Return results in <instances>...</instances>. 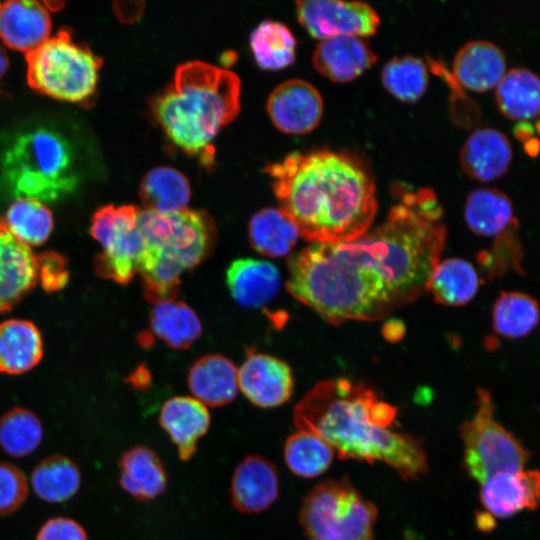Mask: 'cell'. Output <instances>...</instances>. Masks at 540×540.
<instances>
[{"instance_id": "cell-1", "label": "cell", "mask_w": 540, "mask_h": 540, "mask_svg": "<svg viewBox=\"0 0 540 540\" xmlns=\"http://www.w3.org/2000/svg\"><path fill=\"white\" fill-rule=\"evenodd\" d=\"M394 192L377 227L290 257L287 290L328 323L380 320L428 291L446 239L443 209L429 188Z\"/></svg>"}, {"instance_id": "cell-2", "label": "cell", "mask_w": 540, "mask_h": 540, "mask_svg": "<svg viewBox=\"0 0 540 540\" xmlns=\"http://www.w3.org/2000/svg\"><path fill=\"white\" fill-rule=\"evenodd\" d=\"M265 172L280 209L312 243L349 241L367 232L377 213L370 170L352 153L295 151Z\"/></svg>"}, {"instance_id": "cell-3", "label": "cell", "mask_w": 540, "mask_h": 540, "mask_svg": "<svg viewBox=\"0 0 540 540\" xmlns=\"http://www.w3.org/2000/svg\"><path fill=\"white\" fill-rule=\"evenodd\" d=\"M397 408L381 400L369 386L347 378L317 383L297 403V430L325 440L341 460L383 462L402 479L416 480L428 472L422 443L392 430Z\"/></svg>"}, {"instance_id": "cell-4", "label": "cell", "mask_w": 540, "mask_h": 540, "mask_svg": "<svg viewBox=\"0 0 540 540\" xmlns=\"http://www.w3.org/2000/svg\"><path fill=\"white\" fill-rule=\"evenodd\" d=\"M152 110L172 142L208 159L213 139L240 111V79L202 61L183 63L173 82L153 100Z\"/></svg>"}, {"instance_id": "cell-5", "label": "cell", "mask_w": 540, "mask_h": 540, "mask_svg": "<svg viewBox=\"0 0 540 540\" xmlns=\"http://www.w3.org/2000/svg\"><path fill=\"white\" fill-rule=\"evenodd\" d=\"M0 176L11 195L41 202L64 198L79 181L71 143L45 127L21 133L10 143L0 160Z\"/></svg>"}, {"instance_id": "cell-6", "label": "cell", "mask_w": 540, "mask_h": 540, "mask_svg": "<svg viewBox=\"0 0 540 540\" xmlns=\"http://www.w3.org/2000/svg\"><path fill=\"white\" fill-rule=\"evenodd\" d=\"M25 56L27 82L38 93L78 104L95 94L102 59L74 41L66 28Z\"/></svg>"}, {"instance_id": "cell-7", "label": "cell", "mask_w": 540, "mask_h": 540, "mask_svg": "<svg viewBox=\"0 0 540 540\" xmlns=\"http://www.w3.org/2000/svg\"><path fill=\"white\" fill-rule=\"evenodd\" d=\"M378 510L346 479L326 480L303 499L299 522L310 538L373 540Z\"/></svg>"}, {"instance_id": "cell-8", "label": "cell", "mask_w": 540, "mask_h": 540, "mask_svg": "<svg viewBox=\"0 0 540 540\" xmlns=\"http://www.w3.org/2000/svg\"><path fill=\"white\" fill-rule=\"evenodd\" d=\"M495 405L488 390H477L476 410L460 427L463 465L479 484L502 473L523 470L529 451L494 418Z\"/></svg>"}, {"instance_id": "cell-9", "label": "cell", "mask_w": 540, "mask_h": 540, "mask_svg": "<svg viewBox=\"0 0 540 540\" xmlns=\"http://www.w3.org/2000/svg\"><path fill=\"white\" fill-rule=\"evenodd\" d=\"M138 226L145 244L178 263L185 271L200 264L212 251L216 228L201 210L171 213L140 210Z\"/></svg>"}, {"instance_id": "cell-10", "label": "cell", "mask_w": 540, "mask_h": 540, "mask_svg": "<svg viewBox=\"0 0 540 540\" xmlns=\"http://www.w3.org/2000/svg\"><path fill=\"white\" fill-rule=\"evenodd\" d=\"M140 209L134 205H105L91 218L90 234L102 251L95 257L96 274L119 284H127L137 273V264L145 248L138 226Z\"/></svg>"}, {"instance_id": "cell-11", "label": "cell", "mask_w": 540, "mask_h": 540, "mask_svg": "<svg viewBox=\"0 0 540 540\" xmlns=\"http://www.w3.org/2000/svg\"><path fill=\"white\" fill-rule=\"evenodd\" d=\"M300 24L314 38L373 35L380 17L375 9L361 1L303 0L296 2Z\"/></svg>"}, {"instance_id": "cell-12", "label": "cell", "mask_w": 540, "mask_h": 540, "mask_svg": "<svg viewBox=\"0 0 540 540\" xmlns=\"http://www.w3.org/2000/svg\"><path fill=\"white\" fill-rule=\"evenodd\" d=\"M324 102L314 85L302 79L279 84L267 100V112L273 125L290 135L314 130L322 119Z\"/></svg>"}, {"instance_id": "cell-13", "label": "cell", "mask_w": 540, "mask_h": 540, "mask_svg": "<svg viewBox=\"0 0 540 540\" xmlns=\"http://www.w3.org/2000/svg\"><path fill=\"white\" fill-rule=\"evenodd\" d=\"M290 367L273 356L249 352L238 370V387L245 397L261 408H273L288 401L293 393Z\"/></svg>"}, {"instance_id": "cell-14", "label": "cell", "mask_w": 540, "mask_h": 540, "mask_svg": "<svg viewBox=\"0 0 540 540\" xmlns=\"http://www.w3.org/2000/svg\"><path fill=\"white\" fill-rule=\"evenodd\" d=\"M37 281V256L0 217V312L12 309Z\"/></svg>"}, {"instance_id": "cell-15", "label": "cell", "mask_w": 540, "mask_h": 540, "mask_svg": "<svg viewBox=\"0 0 540 540\" xmlns=\"http://www.w3.org/2000/svg\"><path fill=\"white\" fill-rule=\"evenodd\" d=\"M480 501L486 512L508 518L540 504V471L520 470L495 475L480 484Z\"/></svg>"}, {"instance_id": "cell-16", "label": "cell", "mask_w": 540, "mask_h": 540, "mask_svg": "<svg viewBox=\"0 0 540 540\" xmlns=\"http://www.w3.org/2000/svg\"><path fill=\"white\" fill-rule=\"evenodd\" d=\"M377 61L366 38L337 36L320 40L316 45L312 63L325 78L345 83L359 77Z\"/></svg>"}, {"instance_id": "cell-17", "label": "cell", "mask_w": 540, "mask_h": 540, "mask_svg": "<svg viewBox=\"0 0 540 540\" xmlns=\"http://www.w3.org/2000/svg\"><path fill=\"white\" fill-rule=\"evenodd\" d=\"M279 477L275 465L268 459L250 455L235 468L230 496L232 505L243 513L266 510L278 497Z\"/></svg>"}, {"instance_id": "cell-18", "label": "cell", "mask_w": 540, "mask_h": 540, "mask_svg": "<svg viewBox=\"0 0 540 540\" xmlns=\"http://www.w3.org/2000/svg\"><path fill=\"white\" fill-rule=\"evenodd\" d=\"M51 18L47 7L37 1L13 0L0 3V38L9 48L34 50L49 38Z\"/></svg>"}, {"instance_id": "cell-19", "label": "cell", "mask_w": 540, "mask_h": 540, "mask_svg": "<svg viewBox=\"0 0 540 540\" xmlns=\"http://www.w3.org/2000/svg\"><path fill=\"white\" fill-rule=\"evenodd\" d=\"M508 137L493 127L474 130L460 151L462 170L472 179L488 182L502 176L512 160Z\"/></svg>"}, {"instance_id": "cell-20", "label": "cell", "mask_w": 540, "mask_h": 540, "mask_svg": "<svg viewBox=\"0 0 540 540\" xmlns=\"http://www.w3.org/2000/svg\"><path fill=\"white\" fill-rule=\"evenodd\" d=\"M506 57L493 42L472 40L456 53L452 72L463 87L483 92L496 87L506 73Z\"/></svg>"}, {"instance_id": "cell-21", "label": "cell", "mask_w": 540, "mask_h": 540, "mask_svg": "<svg viewBox=\"0 0 540 540\" xmlns=\"http://www.w3.org/2000/svg\"><path fill=\"white\" fill-rule=\"evenodd\" d=\"M159 422L176 445L180 459L186 461L195 454L199 438L207 433L210 415L197 399L176 396L163 404Z\"/></svg>"}, {"instance_id": "cell-22", "label": "cell", "mask_w": 540, "mask_h": 540, "mask_svg": "<svg viewBox=\"0 0 540 540\" xmlns=\"http://www.w3.org/2000/svg\"><path fill=\"white\" fill-rule=\"evenodd\" d=\"M226 283L238 304L246 308H260L277 295L280 275L278 269L268 261L243 258L230 264Z\"/></svg>"}, {"instance_id": "cell-23", "label": "cell", "mask_w": 540, "mask_h": 540, "mask_svg": "<svg viewBox=\"0 0 540 540\" xmlns=\"http://www.w3.org/2000/svg\"><path fill=\"white\" fill-rule=\"evenodd\" d=\"M464 218L472 232L496 240L516 231L511 199L494 187L477 188L469 193L464 205Z\"/></svg>"}, {"instance_id": "cell-24", "label": "cell", "mask_w": 540, "mask_h": 540, "mask_svg": "<svg viewBox=\"0 0 540 540\" xmlns=\"http://www.w3.org/2000/svg\"><path fill=\"white\" fill-rule=\"evenodd\" d=\"M188 385L195 399L205 406H223L237 394L238 370L222 355H207L191 367Z\"/></svg>"}, {"instance_id": "cell-25", "label": "cell", "mask_w": 540, "mask_h": 540, "mask_svg": "<svg viewBox=\"0 0 540 540\" xmlns=\"http://www.w3.org/2000/svg\"><path fill=\"white\" fill-rule=\"evenodd\" d=\"M121 487L138 500H153L167 487V474L158 455L145 446L126 450L119 461Z\"/></svg>"}, {"instance_id": "cell-26", "label": "cell", "mask_w": 540, "mask_h": 540, "mask_svg": "<svg viewBox=\"0 0 540 540\" xmlns=\"http://www.w3.org/2000/svg\"><path fill=\"white\" fill-rule=\"evenodd\" d=\"M43 356V340L30 321L9 319L0 324V372L22 374L34 368Z\"/></svg>"}, {"instance_id": "cell-27", "label": "cell", "mask_w": 540, "mask_h": 540, "mask_svg": "<svg viewBox=\"0 0 540 540\" xmlns=\"http://www.w3.org/2000/svg\"><path fill=\"white\" fill-rule=\"evenodd\" d=\"M498 107L507 117L528 120L540 114V77L524 67L512 68L495 88Z\"/></svg>"}, {"instance_id": "cell-28", "label": "cell", "mask_w": 540, "mask_h": 540, "mask_svg": "<svg viewBox=\"0 0 540 540\" xmlns=\"http://www.w3.org/2000/svg\"><path fill=\"white\" fill-rule=\"evenodd\" d=\"M139 196L144 210L171 213L186 209L191 189L180 171L160 166L145 174L140 183Z\"/></svg>"}, {"instance_id": "cell-29", "label": "cell", "mask_w": 540, "mask_h": 540, "mask_svg": "<svg viewBox=\"0 0 540 540\" xmlns=\"http://www.w3.org/2000/svg\"><path fill=\"white\" fill-rule=\"evenodd\" d=\"M480 279L473 265L461 258H447L436 266L428 291L446 306L467 304L476 295Z\"/></svg>"}, {"instance_id": "cell-30", "label": "cell", "mask_w": 540, "mask_h": 540, "mask_svg": "<svg viewBox=\"0 0 540 540\" xmlns=\"http://www.w3.org/2000/svg\"><path fill=\"white\" fill-rule=\"evenodd\" d=\"M248 236L250 244L260 254L282 257L289 254L300 233L280 208H264L250 219Z\"/></svg>"}, {"instance_id": "cell-31", "label": "cell", "mask_w": 540, "mask_h": 540, "mask_svg": "<svg viewBox=\"0 0 540 540\" xmlns=\"http://www.w3.org/2000/svg\"><path fill=\"white\" fill-rule=\"evenodd\" d=\"M150 328L152 335L175 349L189 347L201 334V323L196 313L175 299L154 304Z\"/></svg>"}, {"instance_id": "cell-32", "label": "cell", "mask_w": 540, "mask_h": 540, "mask_svg": "<svg viewBox=\"0 0 540 540\" xmlns=\"http://www.w3.org/2000/svg\"><path fill=\"white\" fill-rule=\"evenodd\" d=\"M81 475L77 465L63 455L42 459L31 473L35 494L49 503H60L73 497L79 490Z\"/></svg>"}, {"instance_id": "cell-33", "label": "cell", "mask_w": 540, "mask_h": 540, "mask_svg": "<svg viewBox=\"0 0 540 540\" xmlns=\"http://www.w3.org/2000/svg\"><path fill=\"white\" fill-rule=\"evenodd\" d=\"M296 39L283 23L265 20L250 35L256 63L264 70L276 71L291 65L296 58Z\"/></svg>"}, {"instance_id": "cell-34", "label": "cell", "mask_w": 540, "mask_h": 540, "mask_svg": "<svg viewBox=\"0 0 540 540\" xmlns=\"http://www.w3.org/2000/svg\"><path fill=\"white\" fill-rule=\"evenodd\" d=\"M540 319L538 302L522 292H503L497 298L493 311V328L505 338H521L528 335Z\"/></svg>"}, {"instance_id": "cell-35", "label": "cell", "mask_w": 540, "mask_h": 540, "mask_svg": "<svg viewBox=\"0 0 540 540\" xmlns=\"http://www.w3.org/2000/svg\"><path fill=\"white\" fill-rule=\"evenodd\" d=\"M335 451L319 436L308 431H297L284 444V460L297 476L313 478L331 465Z\"/></svg>"}, {"instance_id": "cell-36", "label": "cell", "mask_w": 540, "mask_h": 540, "mask_svg": "<svg viewBox=\"0 0 540 540\" xmlns=\"http://www.w3.org/2000/svg\"><path fill=\"white\" fill-rule=\"evenodd\" d=\"M4 221L12 234L29 247L43 244L54 226L50 209L32 198H18L11 203Z\"/></svg>"}, {"instance_id": "cell-37", "label": "cell", "mask_w": 540, "mask_h": 540, "mask_svg": "<svg viewBox=\"0 0 540 540\" xmlns=\"http://www.w3.org/2000/svg\"><path fill=\"white\" fill-rule=\"evenodd\" d=\"M381 81L384 88L396 99L414 103L427 90V66L421 58L412 55L394 57L382 68Z\"/></svg>"}, {"instance_id": "cell-38", "label": "cell", "mask_w": 540, "mask_h": 540, "mask_svg": "<svg viewBox=\"0 0 540 540\" xmlns=\"http://www.w3.org/2000/svg\"><path fill=\"white\" fill-rule=\"evenodd\" d=\"M43 439V427L30 410L14 407L0 417V447L13 457L34 452Z\"/></svg>"}, {"instance_id": "cell-39", "label": "cell", "mask_w": 540, "mask_h": 540, "mask_svg": "<svg viewBox=\"0 0 540 540\" xmlns=\"http://www.w3.org/2000/svg\"><path fill=\"white\" fill-rule=\"evenodd\" d=\"M28 495V484L22 471L0 462V516L17 510Z\"/></svg>"}, {"instance_id": "cell-40", "label": "cell", "mask_w": 540, "mask_h": 540, "mask_svg": "<svg viewBox=\"0 0 540 540\" xmlns=\"http://www.w3.org/2000/svg\"><path fill=\"white\" fill-rule=\"evenodd\" d=\"M37 278L48 292L63 288L68 282L65 259L53 252L37 256Z\"/></svg>"}, {"instance_id": "cell-41", "label": "cell", "mask_w": 540, "mask_h": 540, "mask_svg": "<svg viewBox=\"0 0 540 540\" xmlns=\"http://www.w3.org/2000/svg\"><path fill=\"white\" fill-rule=\"evenodd\" d=\"M36 540H88L83 527L75 520L56 517L47 520L39 529Z\"/></svg>"}, {"instance_id": "cell-42", "label": "cell", "mask_w": 540, "mask_h": 540, "mask_svg": "<svg viewBox=\"0 0 540 540\" xmlns=\"http://www.w3.org/2000/svg\"><path fill=\"white\" fill-rule=\"evenodd\" d=\"M144 7L143 1H117L113 4L115 15L122 23H134L139 20Z\"/></svg>"}, {"instance_id": "cell-43", "label": "cell", "mask_w": 540, "mask_h": 540, "mask_svg": "<svg viewBox=\"0 0 540 540\" xmlns=\"http://www.w3.org/2000/svg\"><path fill=\"white\" fill-rule=\"evenodd\" d=\"M489 516H491L489 513L486 512V514H479L477 516V523H478V527L479 529H486L488 530L489 528H491L493 525H494V522L493 520H488Z\"/></svg>"}, {"instance_id": "cell-44", "label": "cell", "mask_w": 540, "mask_h": 540, "mask_svg": "<svg viewBox=\"0 0 540 540\" xmlns=\"http://www.w3.org/2000/svg\"><path fill=\"white\" fill-rule=\"evenodd\" d=\"M9 66V60H8V57L4 51V49L2 48V46L0 45V79L2 78V76L5 74L7 68Z\"/></svg>"}, {"instance_id": "cell-45", "label": "cell", "mask_w": 540, "mask_h": 540, "mask_svg": "<svg viewBox=\"0 0 540 540\" xmlns=\"http://www.w3.org/2000/svg\"><path fill=\"white\" fill-rule=\"evenodd\" d=\"M310 540H327V539H323V538H310Z\"/></svg>"}]
</instances>
